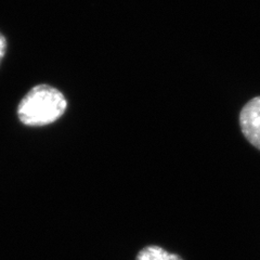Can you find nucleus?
Listing matches in <instances>:
<instances>
[{
	"mask_svg": "<svg viewBox=\"0 0 260 260\" xmlns=\"http://www.w3.org/2000/svg\"><path fill=\"white\" fill-rule=\"evenodd\" d=\"M64 95L53 87L36 86L25 94L18 108V115L24 125L42 127L59 119L67 110Z\"/></svg>",
	"mask_w": 260,
	"mask_h": 260,
	"instance_id": "f257e3e1",
	"label": "nucleus"
},
{
	"mask_svg": "<svg viewBox=\"0 0 260 260\" xmlns=\"http://www.w3.org/2000/svg\"><path fill=\"white\" fill-rule=\"evenodd\" d=\"M239 121L245 139L260 151V95L253 98L244 105Z\"/></svg>",
	"mask_w": 260,
	"mask_h": 260,
	"instance_id": "f03ea898",
	"label": "nucleus"
},
{
	"mask_svg": "<svg viewBox=\"0 0 260 260\" xmlns=\"http://www.w3.org/2000/svg\"><path fill=\"white\" fill-rule=\"evenodd\" d=\"M137 260H183L180 256L169 253L166 249L156 245L146 246L139 251Z\"/></svg>",
	"mask_w": 260,
	"mask_h": 260,
	"instance_id": "7ed1b4c3",
	"label": "nucleus"
},
{
	"mask_svg": "<svg viewBox=\"0 0 260 260\" xmlns=\"http://www.w3.org/2000/svg\"><path fill=\"white\" fill-rule=\"evenodd\" d=\"M6 50H7V40L2 32H0V62H2L3 58L5 56Z\"/></svg>",
	"mask_w": 260,
	"mask_h": 260,
	"instance_id": "20e7f679",
	"label": "nucleus"
}]
</instances>
